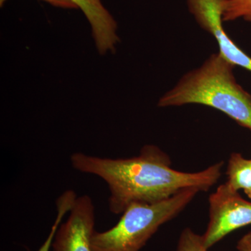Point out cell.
Returning a JSON list of instances; mask_svg holds the SVG:
<instances>
[{
  "label": "cell",
  "instance_id": "obj_9",
  "mask_svg": "<svg viewBox=\"0 0 251 251\" xmlns=\"http://www.w3.org/2000/svg\"><path fill=\"white\" fill-rule=\"evenodd\" d=\"M77 197L75 191L73 190H67L57 198L56 201L57 216H56L55 221L51 227L50 231L49 236L46 238L45 242L38 249L37 251H50L52 249V244L54 235H55L59 226L62 224L63 218L71 210Z\"/></svg>",
  "mask_w": 251,
  "mask_h": 251
},
{
  "label": "cell",
  "instance_id": "obj_13",
  "mask_svg": "<svg viewBox=\"0 0 251 251\" xmlns=\"http://www.w3.org/2000/svg\"><path fill=\"white\" fill-rule=\"evenodd\" d=\"M6 1H7V0H0V4H1V6H2Z\"/></svg>",
  "mask_w": 251,
  "mask_h": 251
},
{
  "label": "cell",
  "instance_id": "obj_5",
  "mask_svg": "<svg viewBox=\"0 0 251 251\" xmlns=\"http://www.w3.org/2000/svg\"><path fill=\"white\" fill-rule=\"evenodd\" d=\"M227 0H187L188 9L198 24L214 36L219 46V53L234 66L251 72V57L233 42L223 27Z\"/></svg>",
  "mask_w": 251,
  "mask_h": 251
},
{
  "label": "cell",
  "instance_id": "obj_10",
  "mask_svg": "<svg viewBox=\"0 0 251 251\" xmlns=\"http://www.w3.org/2000/svg\"><path fill=\"white\" fill-rule=\"evenodd\" d=\"M243 18L251 23V0H227L224 14V21Z\"/></svg>",
  "mask_w": 251,
  "mask_h": 251
},
{
  "label": "cell",
  "instance_id": "obj_3",
  "mask_svg": "<svg viewBox=\"0 0 251 251\" xmlns=\"http://www.w3.org/2000/svg\"><path fill=\"white\" fill-rule=\"evenodd\" d=\"M199 192L189 188L162 202L130 204L115 226L94 232L92 251H140L161 226L179 215Z\"/></svg>",
  "mask_w": 251,
  "mask_h": 251
},
{
  "label": "cell",
  "instance_id": "obj_2",
  "mask_svg": "<svg viewBox=\"0 0 251 251\" xmlns=\"http://www.w3.org/2000/svg\"><path fill=\"white\" fill-rule=\"evenodd\" d=\"M233 64L218 52L187 73L160 99L159 107L201 104L224 112L251 130V95L237 83Z\"/></svg>",
  "mask_w": 251,
  "mask_h": 251
},
{
  "label": "cell",
  "instance_id": "obj_7",
  "mask_svg": "<svg viewBox=\"0 0 251 251\" xmlns=\"http://www.w3.org/2000/svg\"><path fill=\"white\" fill-rule=\"evenodd\" d=\"M82 10L92 29L95 45L100 54L114 52L120 42L117 23L100 0H70Z\"/></svg>",
  "mask_w": 251,
  "mask_h": 251
},
{
  "label": "cell",
  "instance_id": "obj_12",
  "mask_svg": "<svg viewBox=\"0 0 251 251\" xmlns=\"http://www.w3.org/2000/svg\"><path fill=\"white\" fill-rule=\"evenodd\" d=\"M237 249L239 251H251V231L238 241Z\"/></svg>",
  "mask_w": 251,
  "mask_h": 251
},
{
  "label": "cell",
  "instance_id": "obj_1",
  "mask_svg": "<svg viewBox=\"0 0 251 251\" xmlns=\"http://www.w3.org/2000/svg\"><path fill=\"white\" fill-rule=\"evenodd\" d=\"M70 161L74 169L96 175L106 183L110 191L109 209L116 215L133 203L162 202L189 188L209 191L219 181L224 166V162L220 161L197 173L176 171L169 155L153 145H145L138 156L130 158L75 152Z\"/></svg>",
  "mask_w": 251,
  "mask_h": 251
},
{
  "label": "cell",
  "instance_id": "obj_8",
  "mask_svg": "<svg viewBox=\"0 0 251 251\" xmlns=\"http://www.w3.org/2000/svg\"><path fill=\"white\" fill-rule=\"evenodd\" d=\"M226 175V182L232 189L243 190L251 199V159H247L241 153H232L227 163Z\"/></svg>",
  "mask_w": 251,
  "mask_h": 251
},
{
  "label": "cell",
  "instance_id": "obj_6",
  "mask_svg": "<svg viewBox=\"0 0 251 251\" xmlns=\"http://www.w3.org/2000/svg\"><path fill=\"white\" fill-rule=\"evenodd\" d=\"M65 222L54 235L52 251H92L95 208L88 195L77 197Z\"/></svg>",
  "mask_w": 251,
  "mask_h": 251
},
{
  "label": "cell",
  "instance_id": "obj_11",
  "mask_svg": "<svg viewBox=\"0 0 251 251\" xmlns=\"http://www.w3.org/2000/svg\"><path fill=\"white\" fill-rule=\"evenodd\" d=\"M203 242L202 235L186 227L180 234L176 251H208Z\"/></svg>",
  "mask_w": 251,
  "mask_h": 251
},
{
  "label": "cell",
  "instance_id": "obj_4",
  "mask_svg": "<svg viewBox=\"0 0 251 251\" xmlns=\"http://www.w3.org/2000/svg\"><path fill=\"white\" fill-rule=\"evenodd\" d=\"M209 221L203 242L209 249L231 232L251 225V202L227 182L220 185L209 198Z\"/></svg>",
  "mask_w": 251,
  "mask_h": 251
}]
</instances>
